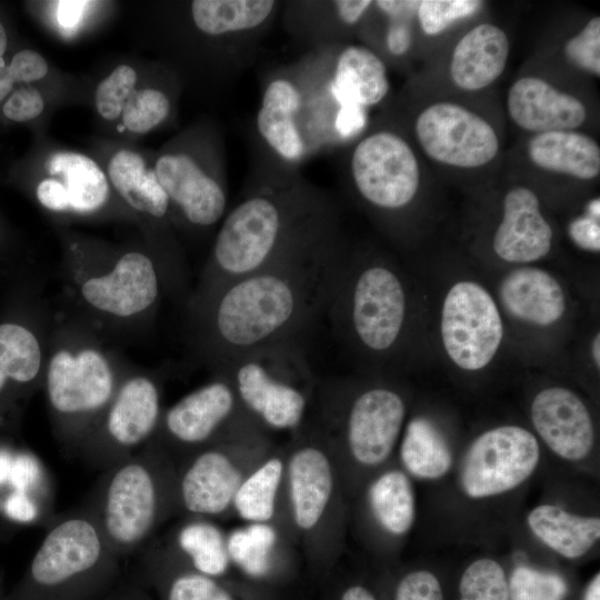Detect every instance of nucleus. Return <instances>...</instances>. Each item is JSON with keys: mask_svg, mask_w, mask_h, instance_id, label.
Segmentation results:
<instances>
[{"mask_svg": "<svg viewBox=\"0 0 600 600\" xmlns=\"http://www.w3.org/2000/svg\"><path fill=\"white\" fill-rule=\"evenodd\" d=\"M553 228L542 211L537 191L514 182L502 196L501 216L492 234V250L504 262L531 263L552 248Z\"/></svg>", "mask_w": 600, "mask_h": 600, "instance_id": "nucleus-20", "label": "nucleus"}, {"mask_svg": "<svg viewBox=\"0 0 600 600\" xmlns=\"http://www.w3.org/2000/svg\"><path fill=\"white\" fill-rule=\"evenodd\" d=\"M288 480L294 523L310 530L323 516L332 492V469L327 454L316 446L301 447L289 460Z\"/></svg>", "mask_w": 600, "mask_h": 600, "instance_id": "nucleus-27", "label": "nucleus"}, {"mask_svg": "<svg viewBox=\"0 0 600 600\" xmlns=\"http://www.w3.org/2000/svg\"><path fill=\"white\" fill-rule=\"evenodd\" d=\"M88 2L84 1H59L58 20L66 28H73L82 17Z\"/></svg>", "mask_w": 600, "mask_h": 600, "instance_id": "nucleus-49", "label": "nucleus"}, {"mask_svg": "<svg viewBox=\"0 0 600 600\" xmlns=\"http://www.w3.org/2000/svg\"><path fill=\"white\" fill-rule=\"evenodd\" d=\"M484 7L479 0H422L417 2V32L426 38H440L457 24L476 17Z\"/></svg>", "mask_w": 600, "mask_h": 600, "instance_id": "nucleus-37", "label": "nucleus"}, {"mask_svg": "<svg viewBox=\"0 0 600 600\" xmlns=\"http://www.w3.org/2000/svg\"><path fill=\"white\" fill-rule=\"evenodd\" d=\"M176 547L192 563L197 572L221 576L229 564L227 543L221 530L207 521L184 523L176 534Z\"/></svg>", "mask_w": 600, "mask_h": 600, "instance_id": "nucleus-34", "label": "nucleus"}, {"mask_svg": "<svg viewBox=\"0 0 600 600\" xmlns=\"http://www.w3.org/2000/svg\"><path fill=\"white\" fill-rule=\"evenodd\" d=\"M154 172L169 198L172 213L193 228L217 226L228 211V191L221 170L213 171L189 152L164 153Z\"/></svg>", "mask_w": 600, "mask_h": 600, "instance_id": "nucleus-16", "label": "nucleus"}, {"mask_svg": "<svg viewBox=\"0 0 600 600\" xmlns=\"http://www.w3.org/2000/svg\"><path fill=\"white\" fill-rule=\"evenodd\" d=\"M372 0L282 2L284 29L308 49L349 42L369 13Z\"/></svg>", "mask_w": 600, "mask_h": 600, "instance_id": "nucleus-24", "label": "nucleus"}, {"mask_svg": "<svg viewBox=\"0 0 600 600\" xmlns=\"http://www.w3.org/2000/svg\"><path fill=\"white\" fill-rule=\"evenodd\" d=\"M440 331L443 348L460 369L478 371L496 357L503 322L496 300L481 284L459 281L446 294Z\"/></svg>", "mask_w": 600, "mask_h": 600, "instance_id": "nucleus-14", "label": "nucleus"}, {"mask_svg": "<svg viewBox=\"0 0 600 600\" xmlns=\"http://www.w3.org/2000/svg\"><path fill=\"white\" fill-rule=\"evenodd\" d=\"M506 111L514 127L529 134L583 130L590 119L587 100L542 74L517 77L506 94Z\"/></svg>", "mask_w": 600, "mask_h": 600, "instance_id": "nucleus-17", "label": "nucleus"}, {"mask_svg": "<svg viewBox=\"0 0 600 600\" xmlns=\"http://www.w3.org/2000/svg\"><path fill=\"white\" fill-rule=\"evenodd\" d=\"M400 458L406 469L420 479L441 478L452 464V453L444 436L424 417L412 418L407 424Z\"/></svg>", "mask_w": 600, "mask_h": 600, "instance_id": "nucleus-32", "label": "nucleus"}, {"mask_svg": "<svg viewBox=\"0 0 600 600\" xmlns=\"http://www.w3.org/2000/svg\"><path fill=\"white\" fill-rule=\"evenodd\" d=\"M171 109L168 96L158 89L133 91L122 110L123 126L131 132L146 133L163 122Z\"/></svg>", "mask_w": 600, "mask_h": 600, "instance_id": "nucleus-40", "label": "nucleus"}, {"mask_svg": "<svg viewBox=\"0 0 600 600\" xmlns=\"http://www.w3.org/2000/svg\"><path fill=\"white\" fill-rule=\"evenodd\" d=\"M339 231L337 206L324 190L300 171L257 162L236 204L221 220L189 298L208 294Z\"/></svg>", "mask_w": 600, "mask_h": 600, "instance_id": "nucleus-2", "label": "nucleus"}, {"mask_svg": "<svg viewBox=\"0 0 600 600\" xmlns=\"http://www.w3.org/2000/svg\"><path fill=\"white\" fill-rule=\"evenodd\" d=\"M404 130L422 160L447 172L482 173L501 158L499 128L463 101L438 98L423 102L416 107Z\"/></svg>", "mask_w": 600, "mask_h": 600, "instance_id": "nucleus-11", "label": "nucleus"}, {"mask_svg": "<svg viewBox=\"0 0 600 600\" xmlns=\"http://www.w3.org/2000/svg\"><path fill=\"white\" fill-rule=\"evenodd\" d=\"M338 44L311 48L267 73L254 119L259 162L300 171L310 159L346 148L369 127V111L338 66Z\"/></svg>", "mask_w": 600, "mask_h": 600, "instance_id": "nucleus-3", "label": "nucleus"}, {"mask_svg": "<svg viewBox=\"0 0 600 600\" xmlns=\"http://www.w3.org/2000/svg\"><path fill=\"white\" fill-rule=\"evenodd\" d=\"M540 459L536 437L519 426L484 431L469 447L461 466L460 482L473 499L510 491L524 482Z\"/></svg>", "mask_w": 600, "mask_h": 600, "instance_id": "nucleus-15", "label": "nucleus"}, {"mask_svg": "<svg viewBox=\"0 0 600 600\" xmlns=\"http://www.w3.org/2000/svg\"><path fill=\"white\" fill-rule=\"evenodd\" d=\"M402 278L379 258L347 256L324 317L336 336L371 358L391 356L399 347L408 318Z\"/></svg>", "mask_w": 600, "mask_h": 600, "instance_id": "nucleus-5", "label": "nucleus"}, {"mask_svg": "<svg viewBox=\"0 0 600 600\" xmlns=\"http://www.w3.org/2000/svg\"><path fill=\"white\" fill-rule=\"evenodd\" d=\"M560 56L580 74L600 77V17L592 16L561 44Z\"/></svg>", "mask_w": 600, "mask_h": 600, "instance_id": "nucleus-38", "label": "nucleus"}, {"mask_svg": "<svg viewBox=\"0 0 600 600\" xmlns=\"http://www.w3.org/2000/svg\"><path fill=\"white\" fill-rule=\"evenodd\" d=\"M4 598H6V594H3L2 588H1V584H0V600H4Z\"/></svg>", "mask_w": 600, "mask_h": 600, "instance_id": "nucleus-55", "label": "nucleus"}, {"mask_svg": "<svg viewBox=\"0 0 600 600\" xmlns=\"http://www.w3.org/2000/svg\"><path fill=\"white\" fill-rule=\"evenodd\" d=\"M7 48V34L2 23L0 22V59L2 58Z\"/></svg>", "mask_w": 600, "mask_h": 600, "instance_id": "nucleus-54", "label": "nucleus"}, {"mask_svg": "<svg viewBox=\"0 0 600 600\" xmlns=\"http://www.w3.org/2000/svg\"><path fill=\"white\" fill-rule=\"evenodd\" d=\"M161 452L153 439L103 470L86 503L119 558L147 543L168 508L170 487Z\"/></svg>", "mask_w": 600, "mask_h": 600, "instance_id": "nucleus-6", "label": "nucleus"}, {"mask_svg": "<svg viewBox=\"0 0 600 600\" xmlns=\"http://www.w3.org/2000/svg\"><path fill=\"white\" fill-rule=\"evenodd\" d=\"M527 521L538 539L568 559L582 557L600 538L598 517H580L552 504L533 508Z\"/></svg>", "mask_w": 600, "mask_h": 600, "instance_id": "nucleus-29", "label": "nucleus"}, {"mask_svg": "<svg viewBox=\"0 0 600 600\" xmlns=\"http://www.w3.org/2000/svg\"><path fill=\"white\" fill-rule=\"evenodd\" d=\"M570 241L579 249L599 253L600 251V198L587 201L583 211L572 218L567 226Z\"/></svg>", "mask_w": 600, "mask_h": 600, "instance_id": "nucleus-44", "label": "nucleus"}, {"mask_svg": "<svg viewBox=\"0 0 600 600\" xmlns=\"http://www.w3.org/2000/svg\"><path fill=\"white\" fill-rule=\"evenodd\" d=\"M14 80L10 73L9 67L3 59H0V101L12 90Z\"/></svg>", "mask_w": 600, "mask_h": 600, "instance_id": "nucleus-50", "label": "nucleus"}, {"mask_svg": "<svg viewBox=\"0 0 600 600\" xmlns=\"http://www.w3.org/2000/svg\"><path fill=\"white\" fill-rule=\"evenodd\" d=\"M527 164L541 174L578 182L600 176V146L584 130H557L529 134L522 147Z\"/></svg>", "mask_w": 600, "mask_h": 600, "instance_id": "nucleus-23", "label": "nucleus"}, {"mask_svg": "<svg viewBox=\"0 0 600 600\" xmlns=\"http://www.w3.org/2000/svg\"><path fill=\"white\" fill-rule=\"evenodd\" d=\"M406 404L399 392L373 386L351 400L344 431L351 456L361 464L373 467L391 453L400 434Z\"/></svg>", "mask_w": 600, "mask_h": 600, "instance_id": "nucleus-19", "label": "nucleus"}, {"mask_svg": "<svg viewBox=\"0 0 600 600\" xmlns=\"http://www.w3.org/2000/svg\"><path fill=\"white\" fill-rule=\"evenodd\" d=\"M499 299L507 313L534 327H550L563 317L567 299L560 282L547 270L521 266L499 284Z\"/></svg>", "mask_w": 600, "mask_h": 600, "instance_id": "nucleus-26", "label": "nucleus"}, {"mask_svg": "<svg viewBox=\"0 0 600 600\" xmlns=\"http://www.w3.org/2000/svg\"><path fill=\"white\" fill-rule=\"evenodd\" d=\"M136 71L127 66H118L96 91V106L99 114L106 120H114L122 113L123 107L134 91Z\"/></svg>", "mask_w": 600, "mask_h": 600, "instance_id": "nucleus-42", "label": "nucleus"}, {"mask_svg": "<svg viewBox=\"0 0 600 600\" xmlns=\"http://www.w3.org/2000/svg\"><path fill=\"white\" fill-rule=\"evenodd\" d=\"M530 410L536 431L557 456L578 461L589 454L594 443L593 422L574 392L546 388L536 394Z\"/></svg>", "mask_w": 600, "mask_h": 600, "instance_id": "nucleus-22", "label": "nucleus"}, {"mask_svg": "<svg viewBox=\"0 0 600 600\" xmlns=\"http://www.w3.org/2000/svg\"><path fill=\"white\" fill-rule=\"evenodd\" d=\"M241 404L228 377H214L163 410L156 440H168L183 447L210 442L228 424Z\"/></svg>", "mask_w": 600, "mask_h": 600, "instance_id": "nucleus-18", "label": "nucleus"}, {"mask_svg": "<svg viewBox=\"0 0 600 600\" xmlns=\"http://www.w3.org/2000/svg\"><path fill=\"white\" fill-rule=\"evenodd\" d=\"M396 600H443L438 578L427 570L407 574L398 584Z\"/></svg>", "mask_w": 600, "mask_h": 600, "instance_id": "nucleus-45", "label": "nucleus"}, {"mask_svg": "<svg viewBox=\"0 0 600 600\" xmlns=\"http://www.w3.org/2000/svg\"><path fill=\"white\" fill-rule=\"evenodd\" d=\"M341 600H376V599L366 588L361 586H353L344 591Z\"/></svg>", "mask_w": 600, "mask_h": 600, "instance_id": "nucleus-51", "label": "nucleus"}, {"mask_svg": "<svg viewBox=\"0 0 600 600\" xmlns=\"http://www.w3.org/2000/svg\"><path fill=\"white\" fill-rule=\"evenodd\" d=\"M282 470L281 460L270 458L241 481L232 506L242 519L267 522L273 517Z\"/></svg>", "mask_w": 600, "mask_h": 600, "instance_id": "nucleus-35", "label": "nucleus"}, {"mask_svg": "<svg viewBox=\"0 0 600 600\" xmlns=\"http://www.w3.org/2000/svg\"><path fill=\"white\" fill-rule=\"evenodd\" d=\"M242 481L231 458L221 449L197 453L178 479V501L189 513L216 516L231 504Z\"/></svg>", "mask_w": 600, "mask_h": 600, "instance_id": "nucleus-25", "label": "nucleus"}, {"mask_svg": "<svg viewBox=\"0 0 600 600\" xmlns=\"http://www.w3.org/2000/svg\"><path fill=\"white\" fill-rule=\"evenodd\" d=\"M8 67L14 82L37 81L48 72V64L43 57L30 49L17 52Z\"/></svg>", "mask_w": 600, "mask_h": 600, "instance_id": "nucleus-47", "label": "nucleus"}, {"mask_svg": "<svg viewBox=\"0 0 600 600\" xmlns=\"http://www.w3.org/2000/svg\"><path fill=\"white\" fill-rule=\"evenodd\" d=\"M509 588V600H563L567 584L554 573L528 567L513 570Z\"/></svg>", "mask_w": 600, "mask_h": 600, "instance_id": "nucleus-41", "label": "nucleus"}, {"mask_svg": "<svg viewBox=\"0 0 600 600\" xmlns=\"http://www.w3.org/2000/svg\"><path fill=\"white\" fill-rule=\"evenodd\" d=\"M108 173L116 191L132 209L158 221L174 218L154 168H149L140 154L118 151L109 162Z\"/></svg>", "mask_w": 600, "mask_h": 600, "instance_id": "nucleus-28", "label": "nucleus"}, {"mask_svg": "<svg viewBox=\"0 0 600 600\" xmlns=\"http://www.w3.org/2000/svg\"><path fill=\"white\" fill-rule=\"evenodd\" d=\"M129 368L80 314L50 320L42 390L53 436L68 453L77 454Z\"/></svg>", "mask_w": 600, "mask_h": 600, "instance_id": "nucleus-4", "label": "nucleus"}, {"mask_svg": "<svg viewBox=\"0 0 600 600\" xmlns=\"http://www.w3.org/2000/svg\"><path fill=\"white\" fill-rule=\"evenodd\" d=\"M584 600H600V576L597 573L594 578L589 583L586 593Z\"/></svg>", "mask_w": 600, "mask_h": 600, "instance_id": "nucleus-52", "label": "nucleus"}, {"mask_svg": "<svg viewBox=\"0 0 600 600\" xmlns=\"http://www.w3.org/2000/svg\"><path fill=\"white\" fill-rule=\"evenodd\" d=\"M162 384L154 371L129 368L77 456L106 470L152 441L163 413Z\"/></svg>", "mask_w": 600, "mask_h": 600, "instance_id": "nucleus-12", "label": "nucleus"}, {"mask_svg": "<svg viewBox=\"0 0 600 600\" xmlns=\"http://www.w3.org/2000/svg\"><path fill=\"white\" fill-rule=\"evenodd\" d=\"M44 103L40 92L23 86L13 91L3 106V114L13 121L22 122L37 118L43 110Z\"/></svg>", "mask_w": 600, "mask_h": 600, "instance_id": "nucleus-46", "label": "nucleus"}, {"mask_svg": "<svg viewBox=\"0 0 600 600\" xmlns=\"http://www.w3.org/2000/svg\"><path fill=\"white\" fill-rule=\"evenodd\" d=\"M276 540V530L270 524L251 522L229 534L226 540L229 559L247 574L263 577L270 569V554Z\"/></svg>", "mask_w": 600, "mask_h": 600, "instance_id": "nucleus-36", "label": "nucleus"}, {"mask_svg": "<svg viewBox=\"0 0 600 600\" xmlns=\"http://www.w3.org/2000/svg\"><path fill=\"white\" fill-rule=\"evenodd\" d=\"M591 356L594 367L600 368V334L596 333L591 343Z\"/></svg>", "mask_w": 600, "mask_h": 600, "instance_id": "nucleus-53", "label": "nucleus"}, {"mask_svg": "<svg viewBox=\"0 0 600 600\" xmlns=\"http://www.w3.org/2000/svg\"><path fill=\"white\" fill-rule=\"evenodd\" d=\"M369 502L374 518L389 533L409 531L414 519V497L407 476L398 470L381 474L369 488Z\"/></svg>", "mask_w": 600, "mask_h": 600, "instance_id": "nucleus-33", "label": "nucleus"}, {"mask_svg": "<svg viewBox=\"0 0 600 600\" xmlns=\"http://www.w3.org/2000/svg\"><path fill=\"white\" fill-rule=\"evenodd\" d=\"M39 203L53 212H70L69 198L64 186L54 178L39 182L36 190Z\"/></svg>", "mask_w": 600, "mask_h": 600, "instance_id": "nucleus-48", "label": "nucleus"}, {"mask_svg": "<svg viewBox=\"0 0 600 600\" xmlns=\"http://www.w3.org/2000/svg\"><path fill=\"white\" fill-rule=\"evenodd\" d=\"M50 319L28 304L0 319V432H19L27 406L42 389Z\"/></svg>", "mask_w": 600, "mask_h": 600, "instance_id": "nucleus-13", "label": "nucleus"}, {"mask_svg": "<svg viewBox=\"0 0 600 600\" xmlns=\"http://www.w3.org/2000/svg\"><path fill=\"white\" fill-rule=\"evenodd\" d=\"M339 68L358 102L368 111L390 96L391 82L386 61L363 43L341 42L337 50Z\"/></svg>", "mask_w": 600, "mask_h": 600, "instance_id": "nucleus-31", "label": "nucleus"}, {"mask_svg": "<svg viewBox=\"0 0 600 600\" xmlns=\"http://www.w3.org/2000/svg\"><path fill=\"white\" fill-rule=\"evenodd\" d=\"M459 593L460 600H509L504 570L489 558L473 561L461 576Z\"/></svg>", "mask_w": 600, "mask_h": 600, "instance_id": "nucleus-39", "label": "nucleus"}, {"mask_svg": "<svg viewBox=\"0 0 600 600\" xmlns=\"http://www.w3.org/2000/svg\"><path fill=\"white\" fill-rule=\"evenodd\" d=\"M346 148L343 176L351 194L391 229L420 196L422 158L402 124L388 121L370 123Z\"/></svg>", "mask_w": 600, "mask_h": 600, "instance_id": "nucleus-8", "label": "nucleus"}, {"mask_svg": "<svg viewBox=\"0 0 600 600\" xmlns=\"http://www.w3.org/2000/svg\"><path fill=\"white\" fill-rule=\"evenodd\" d=\"M44 167L49 176L64 186L71 213L91 214L107 203L108 180L89 157L76 152H57L47 159Z\"/></svg>", "mask_w": 600, "mask_h": 600, "instance_id": "nucleus-30", "label": "nucleus"}, {"mask_svg": "<svg viewBox=\"0 0 600 600\" xmlns=\"http://www.w3.org/2000/svg\"><path fill=\"white\" fill-rule=\"evenodd\" d=\"M67 288L80 314L100 331L147 322L166 293L158 259L142 251H127L108 266L73 259L64 271Z\"/></svg>", "mask_w": 600, "mask_h": 600, "instance_id": "nucleus-9", "label": "nucleus"}, {"mask_svg": "<svg viewBox=\"0 0 600 600\" xmlns=\"http://www.w3.org/2000/svg\"><path fill=\"white\" fill-rule=\"evenodd\" d=\"M119 559L84 506L51 526L4 600H76L110 576Z\"/></svg>", "mask_w": 600, "mask_h": 600, "instance_id": "nucleus-7", "label": "nucleus"}, {"mask_svg": "<svg viewBox=\"0 0 600 600\" xmlns=\"http://www.w3.org/2000/svg\"><path fill=\"white\" fill-rule=\"evenodd\" d=\"M347 250L341 231L184 303L192 353L212 370L250 350L304 339L324 317Z\"/></svg>", "mask_w": 600, "mask_h": 600, "instance_id": "nucleus-1", "label": "nucleus"}, {"mask_svg": "<svg viewBox=\"0 0 600 600\" xmlns=\"http://www.w3.org/2000/svg\"><path fill=\"white\" fill-rule=\"evenodd\" d=\"M231 381L243 408L277 430L298 428L303 419L312 372L304 339L273 342L239 354L213 369Z\"/></svg>", "mask_w": 600, "mask_h": 600, "instance_id": "nucleus-10", "label": "nucleus"}, {"mask_svg": "<svg viewBox=\"0 0 600 600\" xmlns=\"http://www.w3.org/2000/svg\"><path fill=\"white\" fill-rule=\"evenodd\" d=\"M510 57L508 32L492 21L469 26L453 42L447 60L450 86L463 93H481L503 74Z\"/></svg>", "mask_w": 600, "mask_h": 600, "instance_id": "nucleus-21", "label": "nucleus"}, {"mask_svg": "<svg viewBox=\"0 0 600 600\" xmlns=\"http://www.w3.org/2000/svg\"><path fill=\"white\" fill-rule=\"evenodd\" d=\"M167 600H233L211 577L199 572L176 576L168 588Z\"/></svg>", "mask_w": 600, "mask_h": 600, "instance_id": "nucleus-43", "label": "nucleus"}]
</instances>
